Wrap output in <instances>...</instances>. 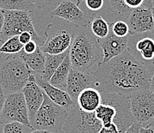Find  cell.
Segmentation results:
<instances>
[{"label": "cell", "instance_id": "9c48e42d", "mask_svg": "<svg viewBox=\"0 0 154 133\" xmlns=\"http://www.w3.org/2000/svg\"><path fill=\"white\" fill-rule=\"evenodd\" d=\"M13 122H18L33 129L28 117V107L22 92L6 96L5 104L0 115V124L4 125Z\"/></svg>", "mask_w": 154, "mask_h": 133}, {"label": "cell", "instance_id": "b9f144b4", "mask_svg": "<svg viewBox=\"0 0 154 133\" xmlns=\"http://www.w3.org/2000/svg\"><path fill=\"white\" fill-rule=\"evenodd\" d=\"M152 7H154V0H152Z\"/></svg>", "mask_w": 154, "mask_h": 133}, {"label": "cell", "instance_id": "60d3db41", "mask_svg": "<svg viewBox=\"0 0 154 133\" xmlns=\"http://www.w3.org/2000/svg\"><path fill=\"white\" fill-rule=\"evenodd\" d=\"M152 15H153V18H154V7L152 8Z\"/></svg>", "mask_w": 154, "mask_h": 133}, {"label": "cell", "instance_id": "6da1fadb", "mask_svg": "<svg viewBox=\"0 0 154 133\" xmlns=\"http://www.w3.org/2000/svg\"><path fill=\"white\" fill-rule=\"evenodd\" d=\"M102 102L93 112H85L76 103L67 109L65 133H125L135 122L130 97L101 92Z\"/></svg>", "mask_w": 154, "mask_h": 133}, {"label": "cell", "instance_id": "ba28073f", "mask_svg": "<svg viewBox=\"0 0 154 133\" xmlns=\"http://www.w3.org/2000/svg\"><path fill=\"white\" fill-rule=\"evenodd\" d=\"M131 112L135 122L146 126L154 119V93L149 89L133 93L130 96Z\"/></svg>", "mask_w": 154, "mask_h": 133}, {"label": "cell", "instance_id": "4fadbf2b", "mask_svg": "<svg viewBox=\"0 0 154 133\" xmlns=\"http://www.w3.org/2000/svg\"><path fill=\"white\" fill-rule=\"evenodd\" d=\"M87 88L96 89V80L93 74L71 69L66 84V92L74 103L81 92Z\"/></svg>", "mask_w": 154, "mask_h": 133}, {"label": "cell", "instance_id": "83f0119b", "mask_svg": "<svg viewBox=\"0 0 154 133\" xmlns=\"http://www.w3.org/2000/svg\"><path fill=\"white\" fill-rule=\"evenodd\" d=\"M123 2L127 8L131 10H134L142 6L144 0H123Z\"/></svg>", "mask_w": 154, "mask_h": 133}, {"label": "cell", "instance_id": "8992f818", "mask_svg": "<svg viewBox=\"0 0 154 133\" xmlns=\"http://www.w3.org/2000/svg\"><path fill=\"white\" fill-rule=\"evenodd\" d=\"M5 21L3 28L0 35V43L3 44L6 40L13 36H18L20 34L28 31L32 35L33 41L41 47L45 41L38 35L35 30L31 13L25 11L3 10Z\"/></svg>", "mask_w": 154, "mask_h": 133}, {"label": "cell", "instance_id": "9a60e30c", "mask_svg": "<svg viewBox=\"0 0 154 133\" xmlns=\"http://www.w3.org/2000/svg\"><path fill=\"white\" fill-rule=\"evenodd\" d=\"M128 39L129 36L125 38L115 36L110 27V32L108 36L103 39H98V42L103 52L102 64H106L126 51L128 45Z\"/></svg>", "mask_w": 154, "mask_h": 133}, {"label": "cell", "instance_id": "44dd1931", "mask_svg": "<svg viewBox=\"0 0 154 133\" xmlns=\"http://www.w3.org/2000/svg\"><path fill=\"white\" fill-rule=\"evenodd\" d=\"M70 49V48H69ZM69 49H68L66 52L63 54H57V55H52V54H46V60H45V69L41 74H35L38 76L43 79L44 81H46L49 82L52 76L55 73V71L57 70L60 65L62 64L63 61L66 56L69 54Z\"/></svg>", "mask_w": 154, "mask_h": 133}, {"label": "cell", "instance_id": "d590c367", "mask_svg": "<svg viewBox=\"0 0 154 133\" xmlns=\"http://www.w3.org/2000/svg\"><path fill=\"white\" fill-rule=\"evenodd\" d=\"M149 90L150 91H152V92L154 93V73H153V74H152V78H151V80H150Z\"/></svg>", "mask_w": 154, "mask_h": 133}, {"label": "cell", "instance_id": "f546056e", "mask_svg": "<svg viewBox=\"0 0 154 133\" xmlns=\"http://www.w3.org/2000/svg\"><path fill=\"white\" fill-rule=\"evenodd\" d=\"M38 45L37 43L34 41H31L23 46V51L28 54H31L36 51Z\"/></svg>", "mask_w": 154, "mask_h": 133}, {"label": "cell", "instance_id": "7bdbcfd3", "mask_svg": "<svg viewBox=\"0 0 154 133\" xmlns=\"http://www.w3.org/2000/svg\"><path fill=\"white\" fill-rule=\"evenodd\" d=\"M153 122H154V119H153Z\"/></svg>", "mask_w": 154, "mask_h": 133}, {"label": "cell", "instance_id": "603a6c76", "mask_svg": "<svg viewBox=\"0 0 154 133\" xmlns=\"http://www.w3.org/2000/svg\"><path fill=\"white\" fill-rule=\"evenodd\" d=\"M0 8L3 10H15L34 12L36 7L30 0H0Z\"/></svg>", "mask_w": 154, "mask_h": 133}, {"label": "cell", "instance_id": "ac0fdd59", "mask_svg": "<svg viewBox=\"0 0 154 133\" xmlns=\"http://www.w3.org/2000/svg\"><path fill=\"white\" fill-rule=\"evenodd\" d=\"M18 55L24 61L27 68L34 74H41L45 69L46 54L41 50L40 47L37 48L36 51L31 54H28L23 51V50Z\"/></svg>", "mask_w": 154, "mask_h": 133}, {"label": "cell", "instance_id": "5b68a950", "mask_svg": "<svg viewBox=\"0 0 154 133\" xmlns=\"http://www.w3.org/2000/svg\"><path fill=\"white\" fill-rule=\"evenodd\" d=\"M66 115L67 109L54 103L45 93L44 102L31 121V125L34 130L60 133L63 128Z\"/></svg>", "mask_w": 154, "mask_h": 133}, {"label": "cell", "instance_id": "1f68e13d", "mask_svg": "<svg viewBox=\"0 0 154 133\" xmlns=\"http://www.w3.org/2000/svg\"><path fill=\"white\" fill-rule=\"evenodd\" d=\"M139 133H154V122L152 121L146 126H141Z\"/></svg>", "mask_w": 154, "mask_h": 133}, {"label": "cell", "instance_id": "7c38bea8", "mask_svg": "<svg viewBox=\"0 0 154 133\" xmlns=\"http://www.w3.org/2000/svg\"><path fill=\"white\" fill-rule=\"evenodd\" d=\"M130 35H140L154 31V18L152 8L144 6L132 10L127 20Z\"/></svg>", "mask_w": 154, "mask_h": 133}, {"label": "cell", "instance_id": "4dcf8cb0", "mask_svg": "<svg viewBox=\"0 0 154 133\" xmlns=\"http://www.w3.org/2000/svg\"><path fill=\"white\" fill-rule=\"evenodd\" d=\"M18 39H19V41L23 45L26 44L29 41H33L32 35L29 32H28V31H25V32H22L21 34H20L18 35Z\"/></svg>", "mask_w": 154, "mask_h": 133}, {"label": "cell", "instance_id": "8fae6325", "mask_svg": "<svg viewBox=\"0 0 154 133\" xmlns=\"http://www.w3.org/2000/svg\"><path fill=\"white\" fill-rule=\"evenodd\" d=\"M51 16L62 18L78 28H88L93 15L85 13L75 2L63 0L53 11Z\"/></svg>", "mask_w": 154, "mask_h": 133}, {"label": "cell", "instance_id": "e575fe53", "mask_svg": "<svg viewBox=\"0 0 154 133\" xmlns=\"http://www.w3.org/2000/svg\"><path fill=\"white\" fill-rule=\"evenodd\" d=\"M4 21H5V16H4L3 9H2V8H0V35H1L2 28H3Z\"/></svg>", "mask_w": 154, "mask_h": 133}, {"label": "cell", "instance_id": "74e56055", "mask_svg": "<svg viewBox=\"0 0 154 133\" xmlns=\"http://www.w3.org/2000/svg\"><path fill=\"white\" fill-rule=\"evenodd\" d=\"M30 133H51V132L47 131H44V130H33V131Z\"/></svg>", "mask_w": 154, "mask_h": 133}, {"label": "cell", "instance_id": "7402d4cb", "mask_svg": "<svg viewBox=\"0 0 154 133\" xmlns=\"http://www.w3.org/2000/svg\"><path fill=\"white\" fill-rule=\"evenodd\" d=\"M89 28L98 39L106 38L110 32V24L100 15L92 16Z\"/></svg>", "mask_w": 154, "mask_h": 133}, {"label": "cell", "instance_id": "d6986e66", "mask_svg": "<svg viewBox=\"0 0 154 133\" xmlns=\"http://www.w3.org/2000/svg\"><path fill=\"white\" fill-rule=\"evenodd\" d=\"M71 69H72V66H71L69 55L68 54L63 61L62 64L60 65L59 68L52 76L49 83L54 87H56L60 90L66 91V90L67 79Z\"/></svg>", "mask_w": 154, "mask_h": 133}, {"label": "cell", "instance_id": "ffe728a7", "mask_svg": "<svg viewBox=\"0 0 154 133\" xmlns=\"http://www.w3.org/2000/svg\"><path fill=\"white\" fill-rule=\"evenodd\" d=\"M105 6L108 13L111 14L110 18L112 23L116 21H125L127 22L132 10L127 8L123 0H105Z\"/></svg>", "mask_w": 154, "mask_h": 133}, {"label": "cell", "instance_id": "836d02e7", "mask_svg": "<svg viewBox=\"0 0 154 133\" xmlns=\"http://www.w3.org/2000/svg\"><path fill=\"white\" fill-rule=\"evenodd\" d=\"M5 98H6V95L5 94L4 91L2 90V87H0V115H1V112L2 111V109H3L4 104H5Z\"/></svg>", "mask_w": 154, "mask_h": 133}, {"label": "cell", "instance_id": "3957f363", "mask_svg": "<svg viewBox=\"0 0 154 133\" xmlns=\"http://www.w3.org/2000/svg\"><path fill=\"white\" fill-rule=\"evenodd\" d=\"M69 55L72 69L85 74H93L103 62V52L98 39L89 27H77Z\"/></svg>", "mask_w": 154, "mask_h": 133}, {"label": "cell", "instance_id": "2e32d148", "mask_svg": "<svg viewBox=\"0 0 154 133\" xmlns=\"http://www.w3.org/2000/svg\"><path fill=\"white\" fill-rule=\"evenodd\" d=\"M35 76L37 84L42 89L44 93L52 102L60 106L63 107L66 109H69L75 105V103L72 101L66 91L63 90L56 87H54L48 81H44L38 76Z\"/></svg>", "mask_w": 154, "mask_h": 133}, {"label": "cell", "instance_id": "d6a6232c", "mask_svg": "<svg viewBox=\"0 0 154 133\" xmlns=\"http://www.w3.org/2000/svg\"><path fill=\"white\" fill-rule=\"evenodd\" d=\"M141 125L137 122L133 123L129 128L127 129V131L125 133H139L140 128Z\"/></svg>", "mask_w": 154, "mask_h": 133}, {"label": "cell", "instance_id": "e0dca14e", "mask_svg": "<svg viewBox=\"0 0 154 133\" xmlns=\"http://www.w3.org/2000/svg\"><path fill=\"white\" fill-rule=\"evenodd\" d=\"M102 96L99 90L95 88H87L77 97L76 105L85 112H93L101 105Z\"/></svg>", "mask_w": 154, "mask_h": 133}, {"label": "cell", "instance_id": "8d00e7d4", "mask_svg": "<svg viewBox=\"0 0 154 133\" xmlns=\"http://www.w3.org/2000/svg\"><path fill=\"white\" fill-rule=\"evenodd\" d=\"M152 0H144V2H143L142 6L146 7V8H152Z\"/></svg>", "mask_w": 154, "mask_h": 133}, {"label": "cell", "instance_id": "cb8c5ba5", "mask_svg": "<svg viewBox=\"0 0 154 133\" xmlns=\"http://www.w3.org/2000/svg\"><path fill=\"white\" fill-rule=\"evenodd\" d=\"M23 44L18 39V36H13L8 38L0 46V55H14L21 52L23 50Z\"/></svg>", "mask_w": 154, "mask_h": 133}, {"label": "cell", "instance_id": "5bb4252c", "mask_svg": "<svg viewBox=\"0 0 154 133\" xmlns=\"http://www.w3.org/2000/svg\"><path fill=\"white\" fill-rule=\"evenodd\" d=\"M22 93L28 107V117L31 122L38 110L42 105L45 98V93L37 84L35 76L33 73H31L28 82L22 90Z\"/></svg>", "mask_w": 154, "mask_h": 133}, {"label": "cell", "instance_id": "7a4b0ae2", "mask_svg": "<svg viewBox=\"0 0 154 133\" xmlns=\"http://www.w3.org/2000/svg\"><path fill=\"white\" fill-rule=\"evenodd\" d=\"M153 73V69L135 59L127 49L102 64L93 75L96 89L100 92L130 97L133 93L149 89Z\"/></svg>", "mask_w": 154, "mask_h": 133}, {"label": "cell", "instance_id": "4316f807", "mask_svg": "<svg viewBox=\"0 0 154 133\" xmlns=\"http://www.w3.org/2000/svg\"><path fill=\"white\" fill-rule=\"evenodd\" d=\"M85 6L91 12H98L102 10L105 5V0H85Z\"/></svg>", "mask_w": 154, "mask_h": 133}, {"label": "cell", "instance_id": "277c9868", "mask_svg": "<svg viewBox=\"0 0 154 133\" xmlns=\"http://www.w3.org/2000/svg\"><path fill=\"white\" fill-rule=\"evenodd\" d=\"M2 57L0 87L6 96L22 92L32 72L27 68L18 54Z\"/></svg>", "mask_w": 154, "mask_h": 133}, {"label": "cell", "instance_id": "f35d334b", "mask_svg": "<svg viewBox=\"0 0 154 133\" xmlns=\"http://www.w3.org/2000/svg\"><path fill=\"white\" fill-rule=\"evenodd\" d=\"M84 2H85V0H77V5L79 6V5L82 3V2L84 3Z\"/></svg>", "mask_w": 154, "mask_h": 133}, {"label": "cell", "instance_id": "484cf974", "mask_svg": "<svg viewBox=\"0 0 154 133\" xmlns=\"http://www.w3.org/2000/svg\"><path fill=\"white\" fill-rule=\"evenodd\" d=\"M32 128L18 122H13L3 125V133H30Z\"/></svg>", "mask_w": 154, "mask_h": 133}, {"label": "cell", "instance_id": "30bf717a", "mask_svg": "<svg viewBox=\"0 0 154 133\" xmlns=\"http://www.w3.org/2000/svg\"><path fill=\"white\" fill-rule=\"evenodd\" d=\"M127 49L135 59L154 70V31L129 35Z\"/></svg>", "mask_w": 154, "mask_h": 133}, {"label": "cell", "instance_id": "52a82bcc", "mask_svg": "<svg viewBox=\"0 0 154 133\" xmlns=\"http://www.w3.org/2000/svg\"><path fill=\"white\" fill-rule=\"evenodd\" d=\"M76 28L58 21L50 24L45 31L46 40L40 48L45 54L57 55L66 52L70 48Z\"/></svg>", "mask_w": 154, "mask_h": 133}, {"label": "cell", "instance_id": "d4e9b609", "mask_svg": "<svg viewBox=\"0 0 154 133\" xmlns=\"http://www.w3.org/2000/svg\"><path fill=\"white\" fill-rule=\"evenodd\" d=\"M109 24L111 29L115 36L119 38H125L130 35L129 27L126 21L120 20Z\"/></svg>", "mask_w": 154, "mask_h": 133}, {"label": "cell", "instance_id": "f1b7e54d", "mask_svg": "<svg viewBox=\"0 0 154 133\" xmlns=\"http://www.w3.org/2000/svg\"><path fill=\"white\" fill-rule=\"evenodd\" d=\"M30 1L37 8L41 9L51 5L55 0H30Z\"/></svg>", "mask_w": 154, "mask_h": 133}, {"label": "cell", "instance_id": "ab89813d", "mask_svg": "<svg viewBox=\"0 0 154 133\" xmlns=\"http://www.w3.org/2000/svg\"><path fill=\"white\" fill-rule=\"evenodd\" d=\"M2 57L0 55V69H1V65H2Z\"/></svg>", "mask_w": 154, "mask_h": 133}]
</instances>
